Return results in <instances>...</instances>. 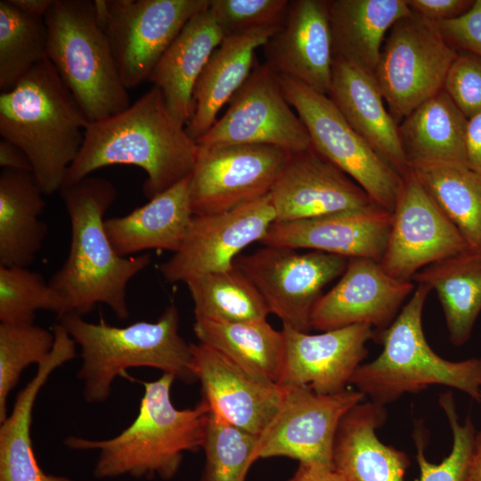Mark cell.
Returning a JSON list of instances; mask_svg holds the SVG:
<instances>
[{"mask_svg": "<svg viewBox=\"0 0 481 481\" xmlns=\"http://www.w3.org/2000/svg\"><path fill=\"white\" fill-rule=\"evenodd\" d=\"M197 151V143L173 118L162 91L153 86L126 110L87 124L63 184L108 166L133 165L146 173L143 192L151 200L192 174Z\"/></svg>", "mask_w": 481, "mask_h": 481, "instance_id": "6da1fadb", "label": "cell"}, {"mask_svg": "<svg viewBox=\"0 0 481 481\" xmlns=\"http://www.w3.org/2000/svg\"><path fill=\"white\" fill-rule=\"evenodd\" d=\"M71 226L67 259L52 275L50 286L65 301L68 313L84 315L98 304L126 319V288L131 279L151 263V255L121 257L112 247L104 226V214L117 198L109 180L88 175L60 189Z\"/></svg>", "mask_w": 481, "mask_h": 481, "instance_id": "7a4b0ae2", "label": "cell"}, {"mask_svg": "<svg viewBox=\"0 0 481 481\" xmlns=\"http://www.w3.org/2000/svg\"><path fill=\"white\" fill-rule=\"evenodd\" d=\"M89 123L71 92L45 58L0 94V135L29 157L45 195L60 191Z\"/></svg>", "mask_w": 481, "mask_h": 481, "instance_id": "3957f363", "label": "cell"}, {"mask_svg": "<svg viewBox=\"0 0 481 481\" xmlns=\"http://www.w3.org/2000/svg\"><path fill=\"white\" fill-rule=\"evenodd\" d=\"M175 379L163 373L143 382L144 392L133 422L117 436L93 440L69 436L64 444L73 450H97L94 474L97 478L128 475L135 478L170 479L183 455L202 448L210 408L201 400L195 407L177 409L171 401Z\"/></svg>", "mask_w": 481, "mask_h": 481, "instance_id": "277c9868", "label": "cell"}, {"mask_svg": "<svg viewBox=\"0 0 481 481\" xmlns=\"http://www.w3.org/2000/svg\"><path fill=\"white\" fill-rule=\"evenodd\" d=\"M60 323L81 348L82 365L77 377L83 381L87 403H102L111 392L114 379L129 368L160 370L175 379L192 384L196 377L192 353L179 334V312L171 304L157 322H136L125 327L85 321L81 315L66 314Z\"/></svg>", "mask_w": 481, "mask_h": 481, "instance_id": "5b68a950", "label": "cell"}, {"mask_svg": "<svg viewBox=\"0 0 481 481\" xmlns=\"http://www.w3.org/2000/svg\"><path fill=\"white\" fill-rule=\"evenodd\" d=\"M430 289L418 284L393 322L380 331L382 352L361 364L350 384L371 401L386 405L406 393L443 385L481 403V357L460 362L444 359L429 346L422 328V312Z\"/></svg>", "mask_w": 481, "mask_h": 481, "instance_id": "8992f818", "label": "cell"}, {"mask_svg": "<svg viewBox=\"0 0 481 481\" xmlns=\"http://www.w3.org/2000/svg\"><path fill=\"white\" fill-rule=\"evenodd\" d=\"M46 58L79 104L89 122L130 106L94 2L54 0L45 15Z\"/></svg>", "mask_w": 481, "mask_h": 481, "instance_id": "52a82bcc", "label": "cell"}, {"mask_svg": "<svg viewBox=\"0 0 481 481\" xmlns=\"http://www.w3.org/2000/svg\"><path fill=\"white\" fill-rule=\"evenodd\" d=\"M278 77L287 101L309 134L311 146L392 213L404 178L352 128L328 95L289 77Z\"/></svg>", "mask_w": 481, "mask_h": 481, "instance_id": "ba28073f", "label": "cell"}, {"mask_svg": "<svg viewBox=\"0 0 481 481\" xmlns=\"http://www.w3.org/2000/svg\"><path fill=\"white\" fill-rule=\"evenodd\" d=\"M98 21L126 89L148 80L185 24L209 0H94Z\"/></svg>", "mask_w": 481, "mask_h": 481, "instance_id": "9c48e42d", "label": "cell"}, {"mask_svg": "<svg viewBox=\"0 0 481 481\" xmlns=\"http://www.w3.org/2000/svg\"><path fill=\"white\" fill-rule=\"evenodd\" d=\"M457 54L436 24L412 12L393 25L375 78L397 124L443 90Z\"/></svg>", "mask_w": 481, "mask_h": 481, "instance_id": "30bf717a", "label": "cell"}, {"mask_svg": "<svg viewBox=\"0 0 481 481\" xmlns=\"http://www.w3.org/2000/svg\"><path fill=\"white\" fill-rule=\"evenodd\" d=\"M347 257L313 250L265 246L249 255H240L234 266L256 286L270 314L283 326L309 332L313 309L323 288L341 275Z\"/></svg>", "mask_w": 481, "mask_h": 481, "instance_id": "8fae6325", "label": "cell"}, {"mask_svg": "<svg viewBox=\"0 0 481 481\" xmlns=\"http://www.w3.org/2000/svg\"><path fill=\"white\" fill-rule=\"evenodd\" d=\"M291 153L265 144H198L189 183L193 216L226 212L268 195Z\"/></svg>", "mask_w": 481, "mask_h": 481, "instance_id": "7c38bea8", "label": "cell"}, {"mask_svg": "<svg viewBox=\"0 0 481 481\" xmlns=\"http://www.w3.org/2000/svg\"><path fill=\"white\" fill-rule=\"evenodd\" d=\"M284 388L276 414L257 436L255 461L288 457L299 463L332 464L338 425L365 395L352 388L330 395L318 394L306 386Z\"/></svg>", "mask_w": 481, "mask_h": 481, "instance_id": "4fadbf2b", "label": "cell"}, {"mask_svg": "<svg viewBox=\"0 0 481 481\" xmlns=\"http://www.w3.org/2000/svg\"><path fill=\"white\" fill-rule=\"evenodd\" d=\"M287 101L276 72L256 63L224 114L196 143L265 144L298 152L311 147L309 134Z\"/></svg>", "mask_w": 481, "mask_h": 481, "instance_id": "5bb4252c", "label": "cell"}, {"mask_svg": "<svg viewBox=\"0 0 481 481\" xmlns=\"http://www.w3.org/2000/svg\"><path fill=\"white\" fill-rule=\"evenodd\" d=\"M468 251L458 229L411 169L392 212L389 237L380 260L383 269L395 279L412 281L427 265Z\"/></svg>", "mask_w": 481, "mask_h": 481, "instance_id": "9a60e30c", "label": "cell"}, {"mask_svg": "<svg viewBox=\"0 0 481 481\" xmlns=\"http://www.w3.org/2000/svg\"><path fill=\"white\" fill-rule=\"evenodd\" d=\"M275 219L270 193L226 212L193 216L183 244L159 270L171 283L229 270L245 248L264 239Z\"/></svg>", "mask_w": 481, "mask_h": 481, "instance_id": "2e32d148", "label": "cell"}, {"mask_svg": "<svg viewBox=\"0 0 481 481\" xmlns=\"http://www.w3.org/2000/svg\"><path fill=\"white\" fill-rule=\"evenodd\" d=\"M191 348L201 400L229 424L258 436L280 408L285 388L209 346L191 343Z\"/></svg>", "mask_w": 481, "mask_h": 481, "instance_id": "e0dca14e", "label": "cell"}, {"mask_svg": "<svg viewBox=\"0 0 481 481\" xmlns=\"http://www.w3.org/2000/svg\"><path fill=\"white\" fill-rule=\"evenodd\" d=\"M283 360L277 384L306 386L322 395L341 392L366 357V344L375 330L354 324L318 334L282 326Z\"/></svg>", "mask_w": 481, "mask_h": 481, "instance_id": "ac0fdd59", "label": "cell"}, {"mask_svg": "<svg viewBox=\"0 0 481 481\" xmlns=\"http://www.w3.org/2000/svg\"><path fill=\"white\" fill-rule=\"evenodd\" d=\"M341 275L315 304L312 329L326 331L368 324L382 331L393 322L415 289L412 281L390 276L379 261L371 258H349Z\"/></svg>", "mask_w": 481, "mask_h": 481, "instance_id": "d6986e66", "label": "cell"}, {"mask_svg": "<svg viewBox=\"0 0 481 481\" xmlns=\"http://www.w3.org/2000/svg\"><path fill=\"white\" fill-rule=\"evenodd\" d=\"M275 222H291L378 206L312 146L292 152L270 192Z\"/></svg>", "mask_w": 481, "mask_h": 481, "instance_id": "ffe728a7", "label": "cell"}, {"mask_svg": "<svg viewBox=\"0 0 481 481\" xmlns=\"http://www.w3.org/2000/svg\"><path fill=\"white\" fill-rule=\"evenodd\" d=\"M278 75L329 94L333 62L328 0H292L285 20L263 46Z\"/></svg>", "mask_w": 481, "mask_h": 481, "instance_id": "44dd1931", "label": "cell"}, {"mask_svg": "<svg viewBox=\"0 0 481 481\" xmlns=\"http://www.w3.org/2000/svg\"><path fill=\"white\" fill-rule=\"evenodd\" d=\"M391 223L392 213L374 206L298 221L274 222L260 243L380 262Z\"/></svg>", "mask_w": 481, "mask_h": 481, "instance_id": "7402d4cb", "label": "cell"}, {"mask_svg": "<svg viewBox=\"0 0 481 481\" xmlns=\"http://www.w3.org/2000/svg\"><path fill=\"white\" fill-rule=\"evenodd\" d=\"M328 96L352 128L404 178L411 168L402 149L398 124L384 105L375 76L333 57Z\"/></svg>", "mask_w": 481, "mask_h": 481, "instance_id": "603a6c76", "label": "cell"}, {"mask_svg": "<svg viewBox=\"0 0 481 481\" xmlns=\"http://www.w3.org/2000/svg\"><path fill=\"white\" fill-rule=\"evenodd\" d=\"M50 354L17 394L10 415L0 425V481H72L46 474L36 458L31 438L35 402L51 374L76 356V342L61 324L53 327Z\"/></svg>", "mask_w": 481, "mask_h": 481, "instance_id": "cb8c5ba5", "label": "cell"}, {"mask_svg": "<svg viewBox=\"0 0 481 481\" xmlns=\"http://www.w3.org/2000/svg\"><path fill=\"white\" fill-rule=\"evenodd\" d=\"M386 417L385 406L370 400L357 404L342 418L332 464L346 481H404L408 455L386 445L376 434Z\"/></svg>", "mask_w": 481, "mask_h": 481, "instance_id": "d4e9b609", "label": "cell"}, {"mask_svg": "<svg viewBox=\"0 0 481 481\" xmlns=\"http://www.w3.org/2000/svg\"><path fill=\"white\" fill-rule=\"evenodd\" d=\"M281 27L260 28L223 38L193 89L194 112L185 126L193 141L197 142L214 126L218 112L229 103L253 70L257 63L256 51Z\"/></svg>", "mask_w": 481, "mask_h": 481, "instance_id": "484cf974", "label": "cell"}, {"mask_svg": "<svg viewBox=\"0 0 481 481\" xmlns=\"http://www.w3.org/2000/svg\"><path fill=\"white\" fill-rule=\"evenodd\" d=\"M223 38L208 6L185 24L148 78L162 91L171 115L183 126L194 112L195 84Z\"/></svg>", "mask_w": 481, "mask_h": 481, "instance_id": "4316f807", "label": "cell"}, {"mask_svg": "<svg viewBox=\"0 0 481 481\" xmlns=\"http://www.w3.org/2000/svg\"><path fill=\"white\" fill-rule=\"evenodd\" d=\"M190 175L123 216L105 219L115 251L121 257L149 249H180L193 217Z\"/></svg>", "mask_w": 481, "mask_h": 481, "instance_id": "83f0119b", "label": "cell"}, {"mask_svg": "<svg viewBox=\"0 0 481 481\" xmlns=\"http://www.w3.org/2000/svg\"><path fill=\"white\" fill-rule=\"evenodd\" d=\"M468 121L444 90L416 108L398 125L399 139L410 168L468 166Z\"/></svg>", "mask_w": 481, "mask_h": 481, "instance_id": "f1b7e54d", "label": "cell"}, {"mask_svg": "<svg viewBox=\"0 0 481 481\" xmlns=\"http://www.w3.org/2000/svg\"><path fill=\"white\" fill-rule=\"evenodd\" d=\"M333 57L373 74L386 33L411 14L406 0H330Z\"/></svg>", "mask_w": 481, "mask_h": 481, "instance_id": "f546056e", "label": "cell"}, {"mask_svg": "<svg viewBox=\"0 0 481 481\" xmlns=\"http://www.w3.org/2000/svg\"><path fill=\"white\" fill-rule=\"evenodd\" d=\"M32 172L0 173V265H31L43 246L47 225L40 219L45 201Z\"/></svg>", "mask_w": 481, "mask_h": 481, "instance_id": "4dcf8cb0", "label": "cell"}, {"mask_svg": "<svg viewBox=\"0 0 481 481\" xmlns=\"http://www.w3.org/2000/svg\"><path fill=\"white\" fill-rule=\"evenodd\" d=\"M412 280L436 292L450 341L457 346L465 344L481 312V254L468 251L437 261Z\"/></svg>", "mask_w": 481, "mask_h": 481, "instance_id": "1f68e13d", "label": "cell"}, {"mask_svg": "<svg viewBox=\"0 0 481 481\" xmlns=\"http://www.w3.org/2000/svg\"><path fill=\"white\" fill-rule=\"evenodd\" d=\"M195 336L262 378L277 383L283 360L281 330H274L267 320L222 322L195 319Z\"/></svg>", "mask_w": 481, "mask_h": 481, "instance_id": "d6a6232c", "label": "cell"}, {"mask_svg": "<svg viewBox=\"0 0 481 481\" xmlns=\"http://www.w3.org/2000/svg\"><path fill=\"white\" fill-rule=\"evenodd\" d=\"M458 229L470 251L481 254V174L462 165L411 167Z\"/></svg>", "mask_w": 481, "mask_h": 481, "instance_id": "836d02e7", "label": "cell"}, {"mask_svg": "<svg viewBox=\"0 0 481 481\" xmlns=\"http://www.w3.org/2000/svg\"><path fill=\"white\" fill-rule=\"evenodd\" d=\"M184 283L193 301L195 319L265 321L270 314L256 286L235 266L194 276Z\"/></svg>", "mask_w": 481, "mask_h": 481, "instance_id": "e575fe53", "label": "cell"}, {"mask_svg": "<svg viewBox=\"0 0 481 481\" xmlns=\"http://www.w3.org/2000/svg\"><path fill=\"white\" fill-rule=\"evenodd\" d=\"M47 28L43 16L20 10L11 0L0 1V89L13 87L46 58Z\"/></svg>", "mask_w": 481, "mask_h": 481, "instance_id": "d590c367", "label": "cell"}, {"mask_svg": "<svg viewBox=\"0 0 481 481\" xmlns=\"http://www.w3.org/2000/svg\"><path fill=\"white\" fill-rule=\"evenodd\" d=\"M37 310L68 313L63 298L41 273L25 266L0 265V322L32 324Z\"/></svg>", "mask_w": 481, "mask_h": 481, "instance_id": "8d00e7d4", "label": "cell"}, {"mask_svg": "<svg viewBox=\"0 0 481 481\" xmlns=\"http://www.w3.org/2000/svg\"><path fill=\"white\" fill-rule=\"evenodd\" d=\"M257 436L235 427L211 411L202 449L205 465L200 481H245L254 460Z\"/></svg>", "mask_w": 481, "mask_h": 481, "instance_id": "74e56055", "label": "cell"}, {"mask_svg": "<svg viewBox=\"0 0 481 481\" xmlns=\"http://www.w3.org/2000/svg\"><path fill=\"white\" fill-rule=\"evenodd\" d=\"M53 332L32 324H0V422L8 416L7 399L21 372L42 363L52 351Z\"/></svg>", "mask_w": 481, "mask_h": 481, "instance_id": "f35d334b", "label": "cell"}, {"mask_svg": "<svg viewBox=\"0 0 481 481\" xmlns=\"http://www.w3.org/2000/svg\"><path fill=\"white\" fill-rule=\"evenodd\" d=\"M438 402L452 432V446L449 455L440 463H432L424 454L421 435L415 432L419 481H467L477 434L473 421L469 415L463 424L460 423L452 392L442 394Z\"/></svg>", "mask_w": 481, "mask_h": 481, "instance_id": "ab89813d", "label": "cell"}, {"mask_svg": "<svg viewBox=\"0 0 481 481\" xmlns=\"http://www.w3.org/2000/svg\"><path fill=\"white\" fill-rule=\"evenodd\" d=\"M289 0H209L208 9L224 37L260 28L281 27Z\"/></svg>", "mask_w": 481, "mask_h": 481, "instance_id": "60d3db41", "label": "cell"}, {"mask_svg": "<svg viewBox=\"0 0 481 481\" xmlns=\"http://www.w3.org/2000/svg\"><path fill=\"white\" fill-rule=\"evenodd\" d=\"M443 90L469 119L481 112V58L461 51L446 75Z\"/></svg>", "mask_w": 481, "mask_h": 481, "instance_id": "b9f144b4", "label": "cell"}, {"mask_svg": "<svg viewBox=\"0 0 481 481\" xmlns=\"http://www.w3.org/2000/svg\"><path fill=\"white\" fill-rule=\"evenodd\" d=\"M435 24L453 49L457 47L481 58V0L474 1L461 16Z\"/></svg>", "mask_w": 481, "mask_h": 481, "instance_id": "7bdbcfd3", "label": "cell"}, {"mask_svg": "<svg viewBox=\"0 0 481 481\" xmlns=\"http://www.w3.org/2000/svg\"><path fill=\"white\" fill-rule=\"evenodd\" d=\"M473 2L469 0H406L412 12L434 24L461 16L470 8Z\"/></svg>", "mask_w": 481, "mask_h": 481, "instance_id": "ee69618b", "label": "cell"}, {"mask_svg": "<svg viewBox=\"0 0 481 481\" xmlns=\"http://www.w3.org/2000/svg\"><path fill=\"white\" fill-rule=\"evenodd\" d=\"M466 155L468 167L481 174V112L468 121Z\"/></svg>", "mask_w": 481, "mask_h": 481, "instance_id": "f6af8a7d", "label": "cell"}, {"mask_svg": "<svg viewBox=\"0 0 481 481\" xmlns=\"http://www.w3.org/2000/svg\"><path fill=\"white\" fill-rule=\"evenodd\" d=\"M288 481H345L332 464L299 463Z\"/></svg>", "mask_w": 481, "mask_h": 481, "instance_id": "bcb514c9", "label": "cell"}, {"mask_svg": "<svg viewBox=\"0 0 481 481\" xmlns=\"http://www.w3.org/2000/svg\"><path fill=\"white\" fill-rule=\"evenodd\" d=\"M0 166L9 168L32 172V166L27 154L10 141L0 140Z\"/></svg>", "mask_w": 481, "mask_h": 481, "instance_id": "7dc6e473", "label": "cell"}, {"mask_svg": "<svg viewBox=\"0 0 481 481\" xmlns=\"http://www.w3.org/2000/svg\"><path fill=\"white\" fill-rule=\"evenodd\" d=\"M13 4L27 13L43 16L51 8L54 0H11Z\"/></svg>", "mask_w": 481, "mask_h": 481, "instance_id": "c3c4849f", "label": "cell"}, {"mask_svg": "<svg viewBox=\"0 0 481 481\" xmlns=\"http://www.w3.org/2000/svg\"><path fill=\"white\" fill-rule=\"evenodd\" d=\"M467 481H481V431L476 434Z\"/></svg>", "mask_w": 481, "mask_h": 481, "instance_id": "681fc988", "label": "cell"}, {"mask_svg": "<svg viewBox=\"0 0 481 481\" xmlns=\"http://www.w3.org/2000/svg\"><path fill=\"white\" fill-rule=\"evenodd\" d=\"M346 481V480H345Z\"/></svg>", "mask_w": 481, "mask_h": 481, "instance_id": "f907efd6", "label": "cell"}]
</instances>
